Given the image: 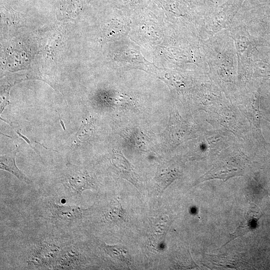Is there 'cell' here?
Segmentation results:
<instances>
[{"label":"cell","instance_id":"6da1fadb","mask_svg":"<svg viewBox=\"0 0 270 270\" xmlns=\"http://www.w3.org/2000/svg\"><path fill=\"white\" fill-rule=\"evenodd\" d=\"M66 194L72 196L80 197L82 192L98 187L96 176L86 170L78 167L68 168L60 178Z\"/></svg>","mask_w":270,"mask_h":270},{"label":"cell","instance_id":"7a4b0ae2","mask_svg":"<svg viewBox=\"0 0 270 270\" xmlns=\"http://www.w3.org/2000/svg\"><path fill=\"white\" fill-rule=\"evenodd\" d=\"M244 164L236 159H228L216 162L213 167L199 178L198 182L212 179L224 181L236 176L242 175Z\"/></svg>","mask_w":270,"mask_h":270},{"label":"cell","instance_id":"3957f363","mask_svg":"<svg viewBox=\"0 0 270 270\" xmlns=\"http://www.w3.org/2000/svg\"><path fill=\"white\" fill-rule=\"evenodd\" d=\"M50 209L54 218L66 222L82 218L88 214L91 210L77 206H60L54 202L50 203Z\"/></svg>","mask_w":270,"mask_h":270},{"label":"cell","instance_id":"277c9868","mask_svg":"<svg viewBox=\"0 0 270 270\" xmlns=\"http://www.w3.org/2000/svg\"><path fill=\"white\" fill-rule=\"evenodd\" d=\"M260 216L259 209L256 206L251 205L245 214L244 220H243L240 223L233 233L230 234L228 240L224 246L254 230L256 228L257 222Z\"/></svg>","mask_w":270,"mask_h":270},{"label":"cell","instance_id":"5b68a950","mask_svg":"<svg viewBox=\"0 0 270 270\" xmlns=\"http://www.w3.org/2000/svg\"><path fill=\"white\" fill-rule=\"evenodd\" d=\"M18 150V148H16L12 152L1 156L0 157V168L10 172L20 181L29 184L30 180L16 166L15 156Z\"/></svg>","mask_w":270,"mask_h":270},{"label":"cell","instance_id":"8992f818","mask_svg":"<svg viewBox=\"0 0 270 270\" xmlns=\"http://www.w3.org/2000/svg\"><path fill=\"white\" fill-rule=\"evenodd\" d=\"M85 260L84 258L78 252L73 250L66 252L57 261V268L72 269L76 268Z\"/></svg>","mask_w":270,"mask_h":270},{"label":"cell","instance_id":"52a82bcc","mask_svg":"<svg viewBox=\"0 0 270 270\" xmlns=\"http://www.w3.org/2000/svg\"><path fill=\"white\" fill-rule=\"evenodd\" d=\"M102 246L104 251L110 256L114 259H117L130 267L131 265V259L128 249L122 246L114 245L110 246L102 243Z\"/></svg>","mask_w":270,"mask_h":270},{"label":"cell","instance_id":"ba28073f","mask_svg":"<svg viewBox=\"0 0 270 270\" xmlns=\"http://www.w3.org/2000/svg\"><path fill=\"white\" fill-rule=\"evenodd\" d=\"M106 219L111 222L119 223L126 220L124 210L118 200L112 202L104 212Z\"/></svg>","mask_w":270,"mask_h":270},{"label":"cell","instance_id":"9c48e42d","mask_svg":"<svg viewBox=\"0 0 270 270\" xmlns=\"http://www.w3.org/2000/svg\"><path fill=\"white\" fill-rule=\"evenodd\" d=\"M170 224V220L167 218L160 220L154 224L150 234L154 243L158 244L163 242Z\"/></svg>","mask_w":270,"mask_h":270},{"label":"cell","instance_id":"30bf717a","mask_svg":"<svg viewBox=\"0 0 270 270\" xmlns=\"http://www.w3.org/2000/svg\"><path fill=\"white\" fill-rule=\"evenodd\" d=\"M175 172H170L162 174L159 178L158 183L160 190L163 192L175 179L178 178Z\"/></svg>","mask_w":270,"mask_h":270},{"label":"cell","instance_id":"8fae6325","mask_svg":"<svg viewBox=\"0 0 270 270\" xmlns=\"http://www.w3.org/2000/svg\"><path fill=\"white\" fill-rule=\"evenodd\" d=\"M58 115H59V114H58ZM59 117H60V124H61V126H62V128L64 129V130H66V128H65L64 124L62 120V119H61V118H60V115H59Z\"/></svg>","mask_w":270,"mask_h":270}]
</instances>
